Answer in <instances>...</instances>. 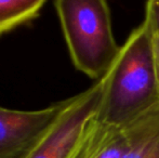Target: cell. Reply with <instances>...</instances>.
Masks as SVG:
<instances>
[{
  "label": "cell",
  "instance_id": "obj_7",
  "mask_svg": "<svg viewBox=\"0 0 159 158\" xmlns=\"http://www.w3.org/2000/svg\"><path fill=\"white\" fill-rule=\"evenodd\" d=\"M47 0H0V35L38 16Z\"/></svg>",
  "mask_w": 159,
  "mask_h": 158
},
{
  "label": "cell",
  "instance_id": "obj_1",
  "mask_svg": "<svg viewBox=\"0 0 159 158\" xmlns=\"http://www.w3.org/2000/svg\"><path fill=\"white\" fill-rule=\"evenodd\" d=\"M95 117L126 127L159 107V84L154 55V33L143 21L120 47L111 68Z\"/></svg>",
  "mask_w": 159,
  "mask_h": 158
},
{
  "label": "cell",
  "instance_id": "obj_8",
  "mask_svg": "<svg viewBox=\"0 0 159 158\" xmlns=\"http://www.w3.org/2000/svg\"><path fill=\"white\" fill-rule=\"evenodd\" d=\"M154 34H159V0H147L145 19Z\"/></svg>",
  "mask_w": 159,
  "mask_h": 158
},
{
  "label": "cell",
  "instance_id": "obj_6",
  "mask_svg": "<svg viewBox=\"0 0 159 158\" xmlns=\"http://www.w3.org/2000/svg\"><path fill=\"white\" fill-rule=\"evenodd\" d=\"M127 127L129 146L122 158H159V107Z\"/></svg>",
  "mask_w": 159,
  "mask_h": 158
},
{
  "label": "cell",
  "instance_id": "obj_5",
  "mask_svg": "<svg viewBox=\"0 0 159 158\" xmlns=\"http://www.w3.org/2000/svg\"><path fill=\"white\" fill-rule=\"evenodd\" d=\"M128 146L127 126H111L94 116L87 124L71 158H122Z\"/></svg>",
  "mask_w": 159,
  "mask_h": 158
},
{
  "label": "cell",
  "instance_id": "obj_4",
  "mask_svg": "<svg viewBox=\"0 0 159 158\" xmlns=\"http://www.w3.org/2000/svg\"><path fill=\"white\" fill-rule=\"evenodd\" d=\"M64 103L65 100L37 111L0 106V158L21 157L54 121Z\"/></svg>",
  "mask_w": 159,
  "mask_h": 158
},
{
  "label": "cell",
  "instance_id": "obj_9",
  "mask_svg": "<svg viewBox=\"0 0 159 158\" xmlns=\"http://www.w3.org/2000/svg\"><path fill=\"white\" fill-rule=\"evenodd\" d=\"M154 55H155L156 73L159 84V34H154Z\"/></svg>",
  "mask_w": 159,
  "mask_h": 158
},
{
  "label": "cell",
  "instance_id": "obj_3",
  "mask_svg": "<svg viewBox=\"0 0 159 158\" xmlns=\"http://www.w3.org/2000/svg\"><path fill=\"white\" fill-rule=\"evenodd\" d=\"M106 84L105 74L86 91L65 100L54 121L19 158H71L87 124L100 108Z\"/></svg>",
  "mask_w": 159,
  "mask_h": 158
},
{
  "label": "cell",
  "instance_id": "obj_2",
  "mask_svg": "<svg viewBox=\"0 0 159 158\" xmlns=\"http://www.w3.org/2000/svg\"><path fill=\"white\" fill-rule=\"evenodd\" d=\"M62 30L75 67L92 79L111 68L120 47L111 29L106 0H55Z\"/></svg>",
  "mask_w": 159,
  "mask_h": 158
}]
</instances>
